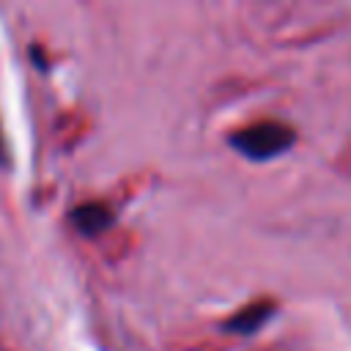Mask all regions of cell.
Returning a JSON list of instances; mask_svg holds the SVG:
<instances>
[{"instance_id": "obj_1", "label": "cell", "mask_w": 351, "mask_h": 351, "mask_svg": "<svg viewBox=\"0 0 351 351\" xmlns=\"http://www.w3.org/2000/svg\"><path fill=\"white\" fill-rule=\"evenodd\" d=\"M296 134L291 126L280 123V121H266V123H255L244 132H236L230 137V145L252 159V162H263V159H274L280 154H285L291 145H293Z\"/></svg>"}, {"instance_id": "obj_2", "label": "cell", "mask_w": 351, "mask_h": 351, "mask_svg": "<svg viewBox=\"0 0 351 351\" xmlns=\"http://www.w3.org/2000/svg\"><path fill=\"white\" fill-rule=\"evenodd\" d=\"M71 222L85 233V236H96L104 228L112 225V214L104 203H82L71 211Z\"/></svg>"}, {"instance_id": "obj_3", "label": "cell", "mask_w": 351, "mask_h": 351, "mask_svg": "<svg viewBox=\"0 0 351 351\" xmlns=\"http://www.w3.org/2000/svg\"><path fill=\"white\" fill-rule=\"evenodd\" d=\"M271 313H274L271 304H250V307L239 310L233 318H228L225 329L236 332V335H252V332H258L271 318Z\"/></svg>"}, {"instance_id": "obj_4", "label": "cell", "mask_w": 351, "mask_h": 351, "mask_svg": "<svg viewBox=\"0 0 351 351\" xmlns=\"http://www.w3.org/2000/svg\"><path fill=\"white\" fill-rule=\"evenodd\" d=\"M0 154H3V143H0Z\"/></svg>"}]
</instances>
